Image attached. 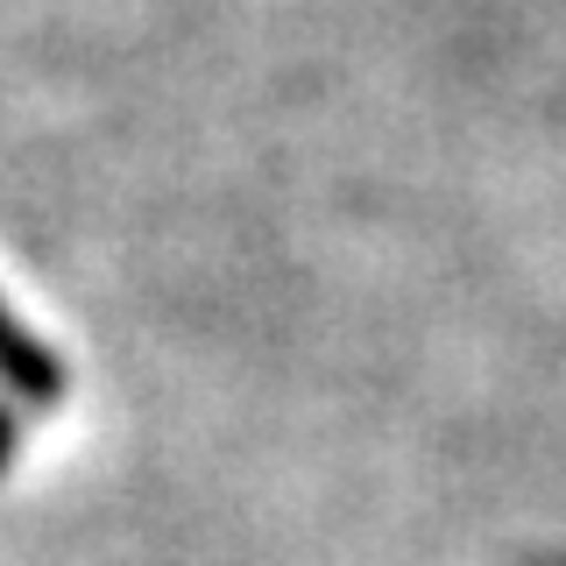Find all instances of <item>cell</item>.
Masks as SVG:
<instances>
[{
    "label": "cell",
    "instance_id": "6da1fadb",
    "mask_svg": "<svg viewBox=\"0 0 566 566\" xmlns=\"http://www.w3.org/2000/svg\"><path fill=\"white\" fill-rule=\"evenodd\" d=\"M0 382H8L22 403H57L64 382H71V368L57 361V347L35 340L8 305H0Z\"/></svg>",
    "mask_w": 566,
    "mask_h": 566
},
{
    "label": "cell",
    "instance_id": "7a4b0ae2",
    "mask_svg": "<svg viewBox=\"0 0 566 566\" xmlns=\"http://www.w3.org/2000/svg\"><path fill=\"white\" fill-rule=\"evenodd\" d=\"M8 447H14V418L0 411V468H8Z\"/></svg>",
    "mask_w": 566,
    "mask_h": 566
}]
</instances>
